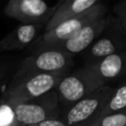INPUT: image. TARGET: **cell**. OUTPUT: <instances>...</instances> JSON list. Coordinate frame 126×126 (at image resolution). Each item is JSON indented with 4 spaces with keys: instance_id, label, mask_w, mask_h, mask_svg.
Here are the masks:
<instances>
[{
    "instance_id": "cell-17",
    "label": "cell",
    "mask_w": 126,
    "mask_h": 126,
    "mask_svg": "<svg viewBox=\"0 0 126 126\" xmlns=\"http://www.w3.org/2000/svg\"><path fill=\"white\" fill-rule=\"evenodd\" d=\"M113 11L117 17H125L126 16V1H123L117 4L113 8Z\"/></svg>"
},
{
    "instance_id": "cell-1",
    "label": "cell",
    "mask_w": 126,
    "mask_h": 126,
    "mask_svg": "<svg viewBox=\"0 0 126 126\" xmlns=\"http://www.w3.org/2000/svg\"><path fill=\"white\" fill-rule=\"evenodd\" d=\"M115 88L104 86L67 108L62 121L67 126H92L97 122Z\"/></svg>"
},
{
    "instance_id": "cell-19",
    "label": "cell",
    "mask_w": 126,
    "mask_h": 126,
    "mask_svg": "<svg viewBox=\"0 0 126 126\" xmlns=\"http://www.w3.org/2000/svg\"><path fill=\"white\" fill-rule=\"evenodd\" d=\"M2 78H3V74H2V72L0 71V80L2 79Z\"/></svg>"
},
{
    "instance_id": "cell-12",
    "label": "cell",
    "mask_w": 126,
    "mask_h": 126,
    "mask_svg": "<svg viewBox=\"0 0 126 126\" xmlns=\"http://www.w3.org/2000/svg\"><path fill=\"white\" fill-rule=\"evenodd\" d=\"M42 25L21 24L0 41V52L20 50L29 46L36 37Z\"/></svg>"
},
{
    "instance_id": "cell-11",
    "label": "cell",
    "mask_w": 126,
    "mask_h": 126,
    "mask_svg": "<svg viewBox=\"0 0 126 126\" xmlns=\"http://www.w3.org/2000/svg\"><path fill=\"white\" fill-rule=\"evenodd\" d=\"M99 2V0H66L60 2L55 12L46 24L45 31L55 28L67 20L79 16Z\"/></svg>"
},
{
    "instance_id": "cell-15",
    "label": "cell",
    "mask_w": 126,
    "mask_h": 126,
    "mask_svg": "<svg viewBox=\"0 0 126 126\" xmlns=\"http://www.w3.org/2000/svg\"><path fill=\"white\" fill-rule=\"evenodd\" d=\"M0 126H19L12 106L5 101L0 104Z\"/></svg>"
},
{
    "instance_id": "cell-2",
    "label": "cell",
    "mask_w": 126,
    "mask_h": 126,
    "mask_svg": "<svg viewBox=\"0 0 126 126\" xmlns=\"http://www.w3.org/2000/svg\"><path fill=\"white\" fill-rule=\"evenodd\" d=\"M68 70L52 74H40L25 77L15 83H11L4 94V101L17 103L39 98L55 90Z\"/></svg>"
},
{
    "instance_id": "cell-13",
    "label": "cell",
    "mask_w": 126,
    "mask_h": 126,
    "mask_svg": "<svg viewBox=\"0 0 126 126\" xmlns=\"http://www.w3.org/2000/svg\"><path fill=\"white\" fill-rule=\"evenodd\" d=\"M126 109V80L120 83L117 88H115L110 99L105 106L99 118L105 116L110 115L114 112L120 111ZM98 118V119H99Z\"/></svg>"
},
{
    "instance_id": "cell-6",
    "label": "cell",
    "mask_w": 126,
    "mask_h": 126,
    "mask_svg": "<svg viewBox=\"0 0 126 126\" xmlns=\"http://www.w3.org/2000/svg\"><path fill=\"white\" fill-rule=\"evenodd\" d=\"M73 57L71 54L52 49L37 52L23 60L11 83L35 74L69 70L74 64Z\"/></svg>"
},
{
    "instance_id": "cell-8",
    "label": "cell",
    "mask_w": 126,
    "mask_h": 126,
    "mask_svg": "<svg viewBox=\"0 0 126 126\" xmlns=\"http://www.w3.org/2000/svg\"><path fill=\"white\" fill-rule=\"evenodd\" d=\"M126 50V36L111 25L108 24L105 31L86 50V65H93L107 56Z\"/></svg>"
},
{
    "instance_id": "cell-5",
    "label": "cell",
    "mask_w": 126,
    "mask_h": 126,
    "mask_svg": "<svg viewBox=\"0 0 126 126\" xmlns=\"http://www.w3.org/2000/svg\"><path fill=\"white\" fill-rule=\"evenodd\" d=\"M19 126H30L59 118V99L55 90L27 101L10 103Z\"/></svg>"
},
{
    "instance_id": "cell-9",
    "label": "cell",
    "mask_w": 126,
    "mask_h": 126,
    "mask_svg": "<svg viewBox=\"0 0 126 126\" xmlns=\"http://www.w3.org/2000/svg\"><path fill=\"white\" fill-rule=\"evenodd\" d=\"M107 24H108V17L106 16L97 20L83 28L74 36L66 41L65 42L52 46L45 50L47 49L57 50L74 56L75 54L87 50L105 31Z\"/></svg>"
},
{
    "instance_id": "cell-4",
    "label": "cell",
    "mask_w": 126,
    "mask_h": 126,
    "mask_svg": "<svg viewBox=\"0 0 126 126\" xmlns=\"http://www.w3.org/2000/svg\"><path fill=\"white\" fill-rule=\"evenodd\" d=\"M104 86L106 85H105L89 67L85 66L73 74L65 76L55 88V91L60 105L69 108Z\"/></svg>"
},
{
    "instance_id": "cell-18",
    "label": "cell",
    "mask_w": 126,
    "mask_h": 126,
    "mask_svg": "<svg viewBox=\"0 0 126 126\" xmlns=\"http://www.w3.org/2000/svg\"><path fill=\"white\" fill-rule=\"evenodd\" d=\"M30 126H67V125L62 121V119L55 118V119H50V120L44 121V122H42L40 124H35V125H30Z\"/></svg>"
},
{
    "instance_id": "cell-14",
    "label": "cell",
    "mask_w": 126,
    "mask_h": 126,
    "mask_svg": "<svg viewBox=\"0 0 126 126\" xmlns=\"http://www.w3.org/2000/svg\"><path fill=\"white\" fill-rule=\"evenodd\" d=\"M92 126H126V109L105 116Z\"/></svg>"
},
{
    "instance_id": "cell-3",
    "label": "cell",
    "mask_w": 126,
    "mask_h": 126,
    "mask_svg": "<svg viewBox=\"0 0 126 126\" xmlns=\"http://www.w3.org/2000/svg\"><path fill=\"white\" fill-rule=\"evenodd\" d=\"M106 11V7L99 2L79 16L67 20L55 28L45 31L36 42V53L69 40L88 24L105 17Z\"/></svg>"
},
{
    "instance_id": "cell-7",
    "label": "cell",
    "mask_w": 126,
    "mask_h": 126,
    "mask_svg": "<svg viewBox=\"0 0 126 126\" xmlns=\"http://www.w3.org/2000/svg\"><path fill=\"white\" fill-rule=\"evenodd\" d=\"M58 4L50 6L42 0H10L4 7V14L22 24H41L49 21Z\"/></svg>"
},
{
    "instance_id": "cell-10",
    "label": "cell",
    "mask_w": 126,
    "mask_h": 126,
    "mask_svg": "<svg viewBox=\"0 0 126 126\" xmlns=\"http://www.w3.org/2000/svg\"><path fill=\"white\" fill-rule=\"evenodd\" d=\"M105 83L126 80V50L117 53L87 66Z\"/></svg>"
},
{
    "instance_id": "cell-16",
    "label": "cell",
    "mask_w": 126,
    "mask_h": 126,
    "mask_svg": "<svg viewBox=\"0 0 126 126\" xmlns=\"http://www.w3.org/2000/svg\"><path fill=\"white\" fill-rule=\"evenodd\" d=\"M109 21L113 27L126 36V16L125 17H117V16H108Z\"/></svg>"
}]
</instances>
